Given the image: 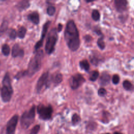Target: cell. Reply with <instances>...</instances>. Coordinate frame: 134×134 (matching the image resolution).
Masks as SVG:
<instances>
[{"label":"cell","instance_id":"cell-1","mask_svg":"<svg viewBox=\"0 0 134 134\" xmlns=\"http://www.w3.org/2000/svg\"><path fill=\"white\" fill-rule=\"evenodd\" d=\"M64 39L69 49L75 51L80 44L79 34L77 28L73 20L68 22L64 31Z\"/></svg>","mask_w":134,"mask_h":134},{"label":"cell","instance_id":"cell-2","mask_svg":"<svg viewBox=\"0 0 134 134\" xmlns=\"http://www.w3.org/2000/svg\"><path fill=\"white\" fill-rule=\"evenodd\" d=\"M43 57V52L40 50L38 51L36 55L30 60L27 70V74L32 76L37 72L41 66V60Z\"/></svg>","mask_w":134,"mask_h":134},{"label":"cell","instance_id":"cell-3","mask_svg":"<svg viewBox=\"0 0 134 134\" xmlns=\"http://www.w3.org/2000/svg\"><path fill=\"white\" fill-rule=\"evenodd\" d=\"M35 117V106H33L29 110L25 111L21 116L20 124L23 128L27 129L33 122Z\"/></svg>","mask_w":134,"mask_h":134},{"label":"cell","instance_id":"cell-4","mask_svg":"<svg viewBox=\"0 0 134 134\" xmlns=\"http://www.w3.org/2000/svg\"><path fill=\"white\" fill-rule=\"evenodd\" d=\"M57 39L58 35L57 29L53 28L49 32L46 43L45 50L47 54H50L53 51Z\"/></svg>","mask_w":134,"mask_h":134},{"label":"cell","instance_id":"cell-5","mask_svg":"<svg viewBox=\"0 0 134 134\" xmlns=\"http://www.w3.org/2000/svg\"><path fill=\"white\" fill-rule=\"evenodd\" d=\"M37 110L39 118L43 120L49 119L51 117L53 111L51 106H44L41 104L38 106Z\"/></svg>","mask_w":134,"mask_h":134},{"label":"cell","instance_id":"cell-6","mask_svg":"<svg viewBox=\"0 0 134 134\" xmlns=\"http://www.w3.org/2000/svg\"><path fill=\"white\" fill-rule=\"evenodd\" d=\"M85 82L84 77L81 74L77 73L71 76L69 80V83L71 87L75 90L79 87L84 82Z\"/></svg>","mask_w":134,"mask_h":134},{"label":"cell","instance_id":"cell-7","mask_svg":"<svg viewBox=\"0 0 134 134\" xmlns=\"http://www.w3.org/2000/svg\"><path fill=\"white\" fill-rule=\"evenodd\" d=\"M18 116L17 115L13 116L8 121L6 125V133L14 134L18 122Z\"/></svg>","mask_w":134,"mask_h":134},{"label":"cell","instance_id":"cell-8","mask_svg":"<svg viewBox=\"0 0 134 134\" xmlns=\"http://www.w3.org/2000/svg\"><path fill=\"white\" fill-rule=\"evenodd\" d=\"M114 4L116 10L119 13H122L127 10L128 2L126 0H115Z\"/></svg>","mask_w":134,"mask_h":134},{"label":"cell","instance_id":"cell-9","mask_svg":"<svg viewBox=\"0 0 134 134\" xmlns=\"http://www.w3.org/2000/svg\"><path fill=\"white\" fill-rule=\"evenodd\" d=\"M13 93V89H10L5 86H3L1 89V96L4 102L9 101Z\"/></svg>","mask_w":134,"mask_h":134},{"label":"cell","instance_id":"cell-10","mask_svg":"<svg viewBox=\"0 0 134 134\" xmlns=\"http://www.w3.org/2000/svg\"><path fill=\"white\" fill-rule=\"evenodd\" d=\"M50 24V21H47V23H46L43 25L41 39H40V40H39L38 41V42L36 44V45L35 46V48L36 50H38V49H39L42 46V45L43 44V39H44V38L45 37L47 31V29H48V28L49 27V26Z\"/></svg>","mask_w":134,"mask_h":134},{"label":"cell","instance_id":"cell-11","mask_svg":"<svg viewBox=\"0 0 134 134\" xmlns=\"http://www.w3.org/2000/svg\"><path fill=\"white\" fill-rule=\"evenodd\" d=\"M49 73L48 72H45L42 74L41 77L39 79L36 85V89L38 92H39L41 90L43 85L46 83L47 79L48 77Z\"/></svg>","mask_w":134,"mask_h":134},{"label":"cell","instance_id":"cell-12","mask_svg":"<svg viewBox=\"0 0 134 134\" xmlns=\"http://www.w3.org/2000/svg\"><path fill=\"white\" fill-rule=\"evenodd\" d=\"M110 80V75L106 72L102 73L99 77V84L102 86H106L108 85Z\"/></svg>","mask_w":134,"mask_h":134},{"label":"cell","instance_id":"cell-13","mask_svg":"<svg viewBox=\"0 0 134 134\" xmlns=\"http://www.w3.org/2000/svg\"><path fill=\"white\" fill-rule=\"evenodd\" d=\"M12 55L13 57H16L17 56H23L24 50L21 49L19 44H15L12 49Z\"/></svg>","mask_w":134,"mask_h":134},{"label":"cell","instance_id":"cell-14","mask_svg":"<svg viewBox=\"0 0 134 134\" xmlns=\"http://www.w3.org/2000/svg\"><path fill=\"white\" fill-rule=\"evenodd\" d=\"M28 19L35 24H38L39 23V16L37 12H33L29 14Z\"/></svg>","mask_w":134,"mask_h":134},{"label":"cell","instance_id":"cell-15","mask_svg":"<svg viewBox=\"0 0 134 134\" xmlns=\"http://www.w3.org/2000/svg\"><path fill=\"white\" fill-rule=\"evenodd\" d=\"M29 6V3L27 1H22L19 2L17 5V8L19 10H23L27 8Z\"/></svg>","mask_w":134,"mask_h":134},{"label":"cell","instance_id":"cell-16","mask_svg":"<svg viewBox=\"0 0 134 134\" xmlns=\"http://www.w3.org/2000/svg\"><path fill=\"white\" fill-rule=\"evenodd\" d=\"M80 66L81 68L85 71H88L90 69V64L87 60H83L80 62Z\"/></svg>","mask_w":134,"mask_h":134},{"label":"cell","instance_id":"cell-17","mask_svg":"<svg viewBox=\"0 0 134 134\" xmlns=\"http://www.w3.org/2000/svg\"><path fill=\"white\" fill-rule=\"evenodd\" d=\"M52 80L55 84L60 83L62 81V75L60 73H57L52 75Z\"/></svg>","mask_w":134,"mask_h":134},{"label":"cell","instance_id":"cell-18","mask_svg":"<svg viewBox=\"0 0 134 134\" xmlns=\"http://www.w3.org/2000/svg\"><path fill=\"white\" fill-rule=\"evenodd\" d=\"M122 86L125 90L129 91L133 89V86L132 83L128 80H125L122 83Z\"/></svg>","mask_w":134,"mask_h":134},{"label":"cell","instance_id":"cell-19","mask_svg":"<svg viewBox=\"0 0 134 134\" xmlns=\"http://www.w3.org/2000/svg\"><path fill=\"white\" fill-rule=\"evenodd\" d=\"M104 36H100L97 39V44L99 47V48L102 50H104L105 48V43L104 40Z\"/></svg>","mask_w":134,"mask_h":134},{"label":"cell","instance_id":"cell-20","mask_svg":"<svg viewBox=\"0 0 134 134\" xmlns=\"http://www.w3.org/2000/svg\"><path fill=\"white\" fill-rule=\"evenodd\" d=\"M99 75V73L98 71H93L90 74L89 79L90 81H91L92 82H94L98 79Z\"/></svg>","mask_w":134,"mask_h":134},{"label":"cell","instance_id":"cell-21","mask_svg":"<svg viewBox=\"0 0 134 134\" xmlns=\"http://www.w3.org/2000/svg\"><path fill=\"white\" fill-rule=\"evenodd\" d=\"M100 15L99 11L97 9L93 10L92 12V18L95 21H98L100 19Z\"/></svg>","mask_w":134,"mask_h":134},{"label":"cell","instance_id":"cell-22","mask_svg":"<svg viewBox=\"0 0 134 134\" xmlns=\"http://www.w3.org/2000/svg\"><path fill=\"white\" fill-rule=\"evenodd\" d=\"M26 29L25 27L24 26H21L18 30V32H17V35L19 37V38H23L25 36V34L26 33Z\"/></svg>","mask_w":134,"mask_h":134},{"label":"cell","instance_id":"cell-23","mask_svg":"<svg viewBox=\"0 0 134 134\" xmlns=\"http://www.w3.org/2000/svg\"><path fill=\"white\" fill-rule=\"evenodd\" d=\"M81 121V118L76 114H74L73 115L72 117V122L73 125H77Z\"/></svg>","mask_w":134,"mask_h":134},{"label":"cell","instance_id":"cell-24","mask_svg":"<svg viewBox=\"0 0 134 134\" xmlns=\"http://www.w3.org/2000/svg\"><path fill=\"white\" fill-rule=\"evenodd\" d=\"M8 27V23L7 21H4L0 27V36L4 34L6 31Z\"/></svg>","mask_w":134,"mask_h":134},{"label":"cell","instance_id":"cell-25","mask_svg":"<svg viewBox=\"0 0 134 134\" xmlns=\"http://www.w3.org/2000/svg\"><path fill=\"white\" fill-rule=\"evenodd\" d=\"M2 52L5 55H8L10 53V48L7 44H4L2 46Z\"/></svg>","mask_w":134,"mask_h":134},{"label":"cell","instance_id":"cell-26","mask_svg":"<svg viewBox=\"0 0 134 134\" xmlns=\"http://www.w3.org/2000/svg\"><path fill=\"white\" fill-rule=\"evenodd\" d=\"M90 60L92 64L94 65H97L99 62V59L94 55H91L90 57Z\"/></svg>","mask_w":134,"mask_h":134},{"label":"cell","instance_id":"cell-27","mask_svg":"<svg viewBox=\"0 0 134 134\" xmlns=\"http://www.w3.org/2000/svg\"><path fill=\"white\" fill-rule=\"evenodd\" d=\"M98 95L100 97H104L107 94V91L106 89L103 87H100L98 90Z\"/></svg>","mask_w":134,"mask_h":134},{"label":"cell","instance_id":"cell-28","mask_svg":"<svg viewBox=\"0 0 134 134\" xmlns=\"http://www.w3.org/2000/svg\"><path fill=\"white\" fill-rule=\"evenodd\" d=\"M120 81V77L118 74H114L112 77V82L114 84H118Z\"/></svg>","mask_w":134,"mask_h":134},{"label":"cell","instance_id":"cell-29","mask_svg":"<svg viewBox=\"0 0 134 134\" xmlns=\"http://www.w3.org/2000/svg\"><path fill=\"white\" fill-rule=\"evenodd\" d=\"M55 12V8L54 6H49L47 8V13L50 16H52Z\"/></svg>","mask_w":134,"mask_h":134},{"label":"cell","instance_id":"cell-30","mask_svg":"<svg viewBox=\"0 0 134 134\" xmlns=\"http://www.w3.org/2000/svg\"><path fill=\"white\" fill-rule=\"evenodd\" d=\"M40 130V126L37 125L35 126L31 130L30 134H37Z\"/></svg>","mask_w":134,"mask_h":134},{"label":"cell","instance_id":"cell-31","mask_svg":"<svg viewBox=\"0 0 134 134\" xmlns=\"http://www.w3.org/2000/svg\"><path fill=\"white\" fill-rule=\"evenodd\" d=\"M9 38L10 39H15L16 38V37L17 36V33H16V31L15 29H10V30L9 31Z\"/></svg>","mask_w":134,"mask_h":134},{"label":"cell","instance_id":"cell-32","mask_svg":"<svg viewBox=\"0 0 134 134\" xmlns=\"http://www.w3.org/2000/svg\"><path fill=\"white\" fill-rule=\"evenodd\" d=\"M27 74V71H22V72H18L16 76H15V78L17 79H19L20 78H21V77L25 76V75Z\"/></svg>","mask_w":134,"mask_h":134},{"label":"cell","instance_id":"cell-33","mask_svg":"<svg viewBox=\"0 0 134 134\" xmlns=\"http://www.w3.org/2000/svg\"><path fill=\"white\" fill-rule=\"evenodd\" d=\"M94 31L95 33H96L97 35H98V36H99L100 37V36H104L103 34V33L102 32V31H101L99 27H95V28H94Z\"/></svg>","mask_w":134,"mask_h":134},{"label":"cell","instance_id":"cell-34","mask_svg":"<svg viewBox=\"0 0 134 134\" xmlns=\"http://www.w3.org/2000/svg\"><path fill=\"white\" fill-rule=\"evenodd\" d=\"M84 39L87 41H90L92 40V37L90 35H86L84 37Z\"/></svg>","mask_w":134,"mask_h":134},{"label":"cell","instance_id":"cell-35","mask_svg":"<svg viewBox=\"0 0 134 134\" xmlns=\"http://www.w3.org/2000/svg\"><path fill=\"white\" fill-rule=\"evenodd\" d=\"M62 25L61 24H59V26H58V31H60L61 30H62Z\"/></svg>","mask_w":134,"mask_h":134},{"label":"cell","instance_id":"cell-36","mask_svg":"<svg viewBox=\"0 0 134 134\" xmlns=\"http://www.w3.org/2000/svg\"><path fill=\"white\" fill-rule=\"evenodd\" d=\"M113 134H122V133H120L119 132H117V131H116V132H114L113 133Z\"/></svg>","mask_w":134,"mask_h":134},{"label":"cell","instance_id":"cell-37","mask_svg":"<svg viewBox=\"0 0 134 134\" xmlns=\"http://www.w3.org/2000/svg\"><path fill=\"white\" fill-rule=\"evenodd\" d=\"M103 134H110L109 133H103Z\"/></svg>","mask_w":134,"mask_h":134}]
</instances>
